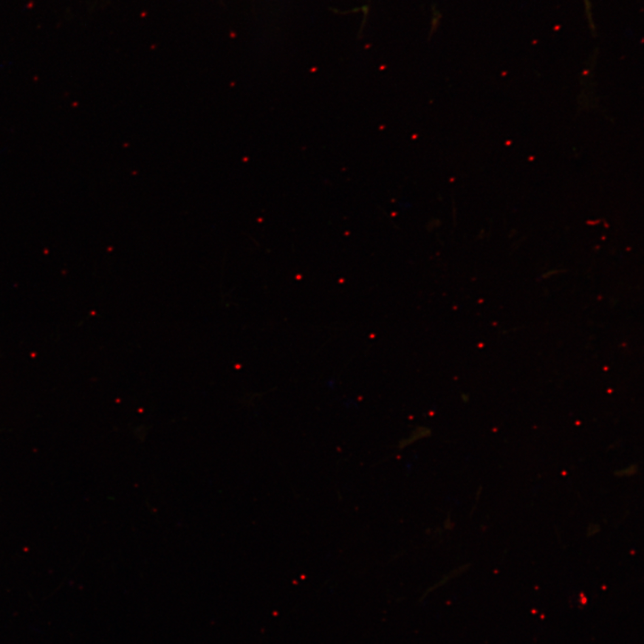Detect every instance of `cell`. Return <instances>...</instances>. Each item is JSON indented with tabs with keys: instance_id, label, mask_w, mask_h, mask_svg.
Here are the masks:
<instances>
[{
	"instance_id": "obj_1",
	"label": "cell",
	"mask_w": 644,
	"mask_h": 644,
	"mask_svg": "<svg viewBox=\"0 0 644 644\" xmlns=\"http://www.w3.org/2000/svg\"><path fill=\"white\" fill-rule=\"evenodd\" d=\"M635 471H636L635 466H630V467L625 468L624 470H622L617 474L622 475V476H630V475L635 473Z\"/></svg>"
}]
</instances>
